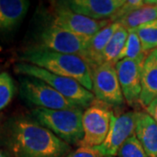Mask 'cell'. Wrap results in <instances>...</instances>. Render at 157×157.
Instances as JSON below:
<instances>
[{
    "label": "cell",
    "instance_id": "8",
    "mask_svg": "<svg viewBox=\"0 0 157 157\" xmlns=\"http://www.w3.org/2000/svg\"><path fill=\"white\" fill-rule=\"evenodd\" d=\"M112 114L113 112L107 104L94 101L83 113L84 136L79 145L90 147L101 146L108 134Z\"/></svg>",
    "mask_w": 157,
    "mask_h": 157
},
{
    "label": "cell",
    "instance_id": "25",
    "mask_svg": "<svg viewBox=\"0 0 157 157\" xmlns=\"http://www.w3.org/2000/svg\"><path fill=\"white\" fill-rule=\"evenodd\" d=\"M146 111L157 123V99L152 101L146 107Z\"/></svg>",
    "mask_w": 157,
    "mask_h": 157
},
{
    "label": "cell",
    "instance_id": "6",
    "mask_svg": "<svg viewBox=\"0 0 157 157\" xmlns=\"http://www.w3.org/2000/svg\"><path fill=\"white\" fill-rule=\"evenodd\" d=\"M88 39L77 36L51 23L38 33L35 46L82 58Z\"/></svg>",
    "mask_w": 157,
    "mask_h": 157
},
{
    "label": "cell",
    "instance_id": "4",
    "mask_svg": "<svg viewBox=\"0 0 157 157\" xmlns=\"http://www.w3.org/2000/svg\"><path fill=\"white\" fill-rule=\"evenodd\" d=\"M14 71L18 74L41 79L54 88L68 101L82 108H88L95 101L94 93L86 89L82 85L73 78L59 76L44 68L24 62L16 64Z\"/></svg>",
    "mask_w": 157,
    "mask_h": 157
},
{
    "label": "cell",
    "instance_id": "2",
    "mask_svg": "<svg viewBox=\"0 0 157 157\" xmlns=\"http://www.w3.org/2000/svg\"><path fill=\"white\" fill-rule=\"evenodd\" d=\"M19 59L24 63L44 68L57 75L73 78L86 89L93 90L91 67L78 55L56 52L33 45L24 51Z\"/></svg>",
    "mask_w": 157,
    "mask_h": 157
},
{
    "label": "cell",
    "instance_id": "18",
    "mask_svg": "<svg viewBox=\"0 0 157 157\" xmlns=\"http://www.w3.org/2000/svg\"><path fill=\"white\" fill-rule=\"evenodd\" d=\"M128 37V31L120 25V26L113 35V37L109 40L108 44L104 50L102 56L103 64L109 63L112 65H115L119 61V57L126 45Z\"/></svg>",
    "mask_w": 157,
    "mask_h": 157
},
{
    "label": "cell",
    "instance_id": "10",
    "mask_svg": "<svg viewBox=\"0 0 157 157\" xmlns=\"http://www.w3.org/2000/svg\"><path fill=\"white\" fill-rule=\"evenodd\" d=\"M137 112H127L117 116L112 114L110 128L106 140L95 147L104 156H115L124 142L135 135Z\"/></svg>",
    "mask_w": 157,
    "mask_h": 157
},
{
    "label": "cell",
    "instance_id": "16",
    "mask_svg": "<svg viewBox=\"0 0 157 157\" xmlns=\"http://www.w3.org/2000/svg\"><path fill=\"white\" fill-rule=\"evenodd\" d=\"M29 6L26 0H0V31L14 28L26 14Z\"/></svg>",
    "mask_w": 157,
    "mask_h": 157
},
{
    "label": "cell",
    "instance_id": "11",
    "mask_svg": "<svg viewBox=\"0 0 157 157\" xmlns=\"http://www.w3.org/2000/svg\"><path fill=\"white\" fill-rule=\"evenodd\" d=\"M143 63L144 62L123 59L115 64V69L124 99L131 106L140 101Z\"/></svg>",
    "mask_w": 157,
    "mask_h": 157
},
{
    "label": "cell",
    "instance_id": "22",
    "mask_svg": "<svg viewBox=\"0 0 157 157\" xmlns=\"http://www.w3.org/2000/svg\"><path fill=\"white\" fill-rule=\"evenodd\" d=\"M117 157H148L136 135L126 140L118 150Z\"/></svg>",
    "mask_w": 157,
    "mask_h": 157
},
{
    "label": "cell",
    "instance_id": "7",
    "mask_svg": "<svg viewBox=\"0 0 157 157\" xmlns=\"http://www.w3.org/2000/svg\"><path fill=\"white\" fill-rule=\"evenodd\" d=\"M52 11V23L84 39L92 38L112 23L109 19L95 20L78 14L72 11L66 2H57Z\"/></svg>",
    "mask_w": 157,
    "mask_h": 157
},
{
    "label": "cell",
    "instance_id": "12",
    "mask_svg": "<svg viewBox=\"0 0 157 157\" xmlns=\"http://www.w3.org/2000/svg\"><path fill=\"white\" fill-rule=\"evenodd\" d=\"M126 0H72L66 4L74 12L95 20H107L123 6Z\"/></svg>",
    "mask_w": 157,
    "mask_h": 157
},
{
    "label": "cell",
    "instance_id": "14",
    "mask_svg": "<svg viewBox=\"0 0 157 157\" xmlns=\"http://www.w3.org/2000/svg\"><path fill=\"white\" fill-rule=\"evenodd\" d=\"M155 99H157V49L150 52L143 63L139 102L146 108Z\"/></svg>",
    "mask_w": 157,
    "mask_h": 157
},
{
    "label": "cell",
    "instance_id": "9",
    "mask_svg": "<svg viewBox=\"0 0 157 157\" xmlns=\"http://www.w3.org/2000/svg\"><path fill=\"white\" fill-rule=\"evenodd\" d=\"M91 70L93 92L96 100L110 106L122 105L125 99L115 65L104 63Z\"/></svg>",
    "mask_w": 157,
    "mask_h": 157
},
{
    "label": "cell",
    "instance_id": "23",
    "mask_svg": "<svg viewBox=\"0 0 157 157\" xmlns=\"http://www.w3.org/2000/svg\"><path fill=\"white\" fill-rule=\"evenodd\" d=\"M145 5H147V1H143V0H127L123 6L115 12L114 15H113L109 20L112 23L117 22L120 19L128 15L132 11L139 9Z\"/></svg>",
    "mask_w": 157,
    "mask_h": 157
},
{
    "label": "cell",
    "instance_id": "1",
    "mask_svg": "<svg viewBox=\"0 0 157 157\" xmlns=\"http://www.w3.org/2000/svg\"><path fill=\"white\" fill-rule=\"evenodd\" d=\"M0 142L11 157H67L71 147L36 120L13 116L0 126Z\"/></svg>",
    "mask_w": 157,
    "mask_h": 157
},
{
    "label": "cell",
    "instance_id": "17",
    "mask_svg": "<svg viewBox=\"0 0 157 157\" xmlns=\"http://www.w3.org/2000/svg\"><path fill=\"white\" fill-rule=\"evenodd\" d=\"M157 19V1H147V5L132 11L115 23L120 24L128 31Z\"/></svg>",
    "mask_w": 157,
    "mask_h": 157
},
{
    "label": "cell",
    "instance_id": "27",
    "mask_svg": "<svg viewBox=\"0 0 157 157\" xmlns=\"http://www.w3.org/2000/svg\"><path fill=\"white\" fill-rule=\"evenodd\" d=\"M105 157H115V156H105Z\"/></svg>",
    "mask_w": 157,
    "mask_h": 157
},
{
    "label": "cell",
    "instance_id": "13",
    "mask_svg": "<svg viewBox=\"0 0 157 157\" xmlns=\"http://www.w3.org/2000/svg\"><path fill=\"white\" fill-rule=\"evenodd\" d=\"M119 26L118 23H111L88 39L82 59L88 63L91 69L103 64L104 50Z\"/></svg>",
    "mask_w": 157,
    "mask_h": 157
},
{
    "label": "cell",
    "instance_id": "26",
    "mask_svg": "<svg viewBox=\"0 0 157 157\" xmlns=\"http://www.w3.org/2000/svg\"><path fill=\"white\" fill-rule=\"evenodd\" d=\"M0 157H6V155H4V153L1 151V150H0Z\"/></svg>",
    "mask_w": 157,
    "mask_h": 157
},
{
    "label": "cell",
    "instance_id": "20",
    "mask_svg": "<svg viewBox=\"0 0 157 157\" xmlns=\"http://www.w3.org/2000/svg\"><path fill=\"white\" fill-rule=\"evenodd\" d=\"M140 40L143 52L149 53L157 49V19L135 29Z\"/></svg>",
    "mask_w": 157,
    "mask_h": 157
},
{
    "label": "cell",
    "instance_id": "5",
    "mask_svg": "<svg viewBox=\"0 0 157 157\" xmlns=\"http://www.w3.org/2000/svg\"><path fill=\"white\" fill-rule=\"evenodd\" d=\"M20 95L25 101L39 108L52 110L82 108L68 101L41 79L33 77H25L21 79Z\"/></svg>",
    "mask_w": 157,
    "mask_h": 157
},
{
    "label": "cell",
    "instance_id": "15",
    "mask_svg": "<svg viewBox=\"0 0 157 157\" xmlns=\"http://www.w3.org/2000/svg\"><path fill=\"white\" fill-rule=\"evenodd\" d=\"M135 135L148 157H157V123L145 112H137Z\"/></svg>",
    "mask_w": 157,
    "mask_h": 157
},
{
    "label": "cell",
    "instance_id": "19",
    "mask_svg": "<svg viewBox=\"0 0 157 157\" xmlns=\"http://www.w3.org/2000/svg\"><path fill=\"white\" fill-rule=\"evenodd\" d=\"M148 53L143 52L140 40L138 37V34L135 29L129 30L128 37L127 39L126 45L123 50L119 57V61L123 59H134L136 61L144 62Z\"/></svg>",
    "mask_w": 157,
    "mask_h": 157
},
{
    "label": "cell",
    "instance_id": "21",
    "mask_svg": "<svg viewBox=\"0 0 157 157\" xmlns=\"http://www.w3.org/2000/svg\"><path fill=\"white\" fill-rule=\"evenodd\" d=\"M14 93L15 85L11 75L7 73H0V111L10 104Z\"/></svg>",
    "mask_w": 157,
    "mask_h": 157
},
{
    "label": "cell",
    "instance_id": "3",
    "mask_svg": "<svg viewBox=\"0 0 157 157\" xmlns=\"http://www.w3.org/2000/svg\"><path fill=\"white\" fill-rule=\"evenodd\" d=\"M82 108L52 110L37 107L33 117L67 144H78L83 139Z\"/></svg>",
    "mask_w": 157,
    "mask_h": 157
},
{
    "label": "cell",
    "instance_id": "24",
    "mask_svg": "<svg viewBox=\"0 0 157 157\" xmlns=\"http://www.w3.org/2000/svg\"><path fill=\"white\" fill-rule=\"evenodd\" d=\"M67 157H105L96 147L80 146L74 151H71Z\"/></svg>",
    "mask_w": 157,
    "mask_h": 157
}]
</instances>
